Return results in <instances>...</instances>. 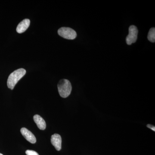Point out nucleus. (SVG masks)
<instances>
[{
    "label": "nucleus",
    "mask_w": 155,
    "mask_h": 155,
    "mask_svg": "<svg viewBox=\"0 0 155 155\" xmlns=\"http://www.w3.org/2000/svg\"><path fill=\"white\" fill-rule=\"evenodd\" d=\"M26 73V70L25 69H20L15 70L9 75L7 81V85L9 88L13 90L15 85L21 79Z\"/></svg>",
    "instance_id": "nucleus-1"
},
{
    "label": "nucleus",
    "mask_w": 155,
    "mask_h": 155,
    "mask_svg": "<svg viewBox=\"0 0 155 155\" xmlns=\"http://www.w3.org/2000/svg\"><path fill=\"white\" fill-rule=\"evenodd\" d=\"M58 87L59 94L62 97L67 98L71 94L72 87L69 80L61 79L58 82Z\"/></svg>",
    "instance_id": "nucleus-2"
},
{
    "label": "nucleus",
    "mask_w": 155,
    "mask_h": 155,
    "mask_svg": "<svg viewBox=\"0 0 155 155\" xmlns=\"http://www.w3.org/2000/svg\"><path fill=\"white\" fill-rule=\"evenodd\" d=\"M59 35L65 39L73 40L77 37V33L75 30L69 27H62L58 29Z\"/></svg>",
    "instance_id": "nucleus-3"
},
{
    "label": "nucleus",
    "mask_w": 155,
    "mask_h": 155,
    "mask_svg": "<svg viewBox=\"0 0 155 155\" xmlns=\"http://www.w3.org/2000/svg\"><path fill=\"white\" fill-rule=\"evenodd\" d=\"M129 33L126 38V43L128 45H131L136 41L137 38L138 30L135 25H131L129 27Z\"/></svg>",
    "instance_id": "nucleus-4"
},
{
    "label": "nucleus",
    "mask_w": 155,
    "mask_h": 155,
    "mask_svg": "<svg viewBox=\"0 0 155 155\" xmlns=\"http://www.w3.org/2000/svg\"><path fill=\"white\" fill-rule=\"evenodd\" d=\"M21 134L24 137V138L31 143H35L36 142V138L30 130L25 127H22L20 130Z\"/></svg>",
    "instance_id": "nucleus-5"
},
{
    "label": "nucleus",
    "mask_w": 155,
    "mask_h": 155,
    "mask_svg": "<svg viewBox=\"0 0 155 155\" xmlns=\"http://www.w3.org/2000/svg\"><path fill=\"white\" fill-rule=\"evenodd\" d=\"M51 143L58 151L61 150L62 144V138L61 135L58 134H54L51 137Z\"/></svg>",
    "instance_id": "nucleus-6"
},
{
    "label": "nucleus",
    "mask_w": 155,
    "mask_h": 155,
    "mask_svg": "<svg viewBox=\"0 0 155 155\" xmlns=\"http://www.w3.org/2000/svg\"><path fill=\"white\" fill-rule=\"evenodd\" d=\"M30 21L29 19H23L17 25V31L18 33H22L25 32L28 29L30 25Z\"/></svg>",
    "instance_id": "nucleus-7"
},
{
    "label": "nucleus",
    "mask_w": 155,
    "mask_h": 155,
    "mask_svg": "<svg viewBox=\"0 0 155 155\" xmlns=\"http://www.w3.org/2000/svg\"><path fill=\"white\" fill-rule=\"evenodd\" d=\"M33 119L36 123L39 129L41 130H44L46 127V124L44 119L41 116L38 115H35L34 116Z\"/></svg>",
    "instance_id": "nucleus-8"
},
{
    "label": "nucleus",
    "mask_w": 155,
    "mask_h": 155,
    "mask_svg": "<svg viewBox=\"0 0 155 155\" xmlns=\"http://www.w3.org/2000/svg\"><path fill=\"white\" fill-rule=\"evenodd\" d=\"M147 38L149 41L154 43L155 41V28L154 27L151 28L149 31Z\"/></svg>",
    "instance_id": "nucleus-9"
},
{
    "label": "nucleus",
    "mask_w": 155,
    "mask_h": 155,
    "mask_svg": "<svg viewBox=\"0 0 155 155\" xmlns=\"http://www.w3.org/2000/svg\"><path fill=\"white\" fill-rule=\"evenodd\" d=\"M25 153L27 155H39L36 152L31 150H27L25 151Z\"/></svg>",
    "instance_id": "nucleus-10"
},
{
    "label": "nucleus",
    "mask_w": 155,
    "mask_h": 155,
    "mask_svg": "<svg viewBox=\"0 0 155 155\" xmlns=\"http://www.w3.org/2000/svg\"><path fill=\"white\" fill-rule=\"evenodd\" d=\"M147 127H149V128H150V129H151V130H153L154 131H155V127L153 125L148 124V125H147Z\"/></svg>",
    "instance_id": "nucleus-11"
},
{
    "label": "nucleus",
    "mask_w": 155,
    "mask_h": 155,
    "mask_svg": "<svg viewBox=\"0 0 155 155\" xmlns=\"http://www.w3.org/2000/svg\"><path fill=\"white\" fill-rule=\"evenodd\" d=\"M0 155H3L1 153H0Z\"/></svg>",
    "instance_id": "nucleus-12"
}]
</instances>
